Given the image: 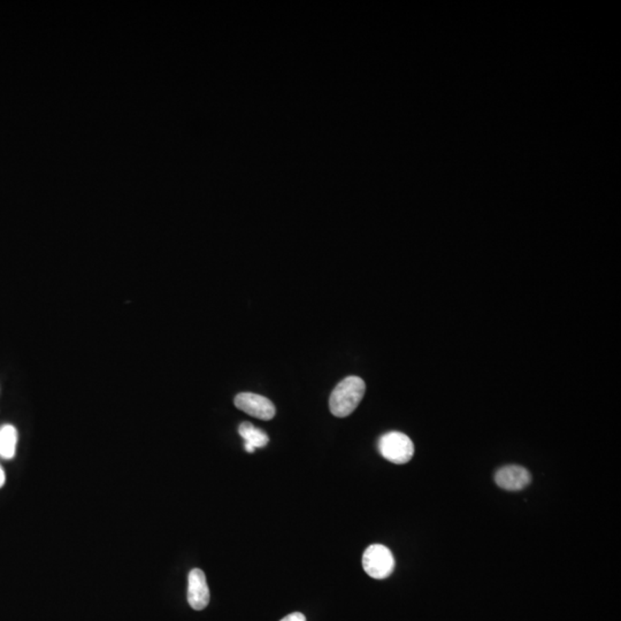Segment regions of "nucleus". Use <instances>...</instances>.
<instances>
[{"label": "nucleus", "mask_w": 621, "mask_h": 621, "mask_svg": "<svg viewBox=\"0 0 621 621\" xmlns=\"http://www.w3.org/2000/svg\"><path fill=\"white\" fill-rule=\"evenodd\" d=\"M238 433L244 440L245 445H250L253 449L265 448L266 445L269 444V435L250 422L240 424Z\"/></svg>", "instance_id": "nucleus-7"}, {"label": "nucleus", "mask_w": 621, "mask_h": 621, "mask_svg": "<svg viewBox=\"0 0 621 621\" xmlns=\"http://www.w3.org/2000/svg\"><path fill=\"white\" fill-rule=\"evenodd\" d=\"M17 431L12 424L0 428V457L12 459L17 453Z\"/></svg>", "instance_id": "nucleus-8"}, {"label": "nucleus", "mask_w": 621, "mask_h": 621, "mask_svg": "<svg viewBox=\"0 0 621 621\" xmlns=\"http://www.w3.org/2000/svg\"><path fill=\"white\" fill-rule=\"evenodd\" d=\"M235 406L244 413L260 420H272L276 408L269 398L252 393H241L234 399Z\"/></svg>", "instance_id": "nucleus-4"}, {"label": "nucleus", "mask_w": 621, "mask_h": 621, "mask_svg": "<svg viewBox=\"0 0 621 621\" xmlns=\"http://www.w3.org/2000/svg\"><path fill=\"white\" fill-rule=\"evenodd\" d=\"M366 384L359 377H348L337 384L330 395V408L337 417L352 413L363 398Z\"/></svg>", "instance_id": "nucleus-1"}, {"label": "nucleus", "mask_w": 621, "mask_h": 621, "mask_svg": "<svg viewBox=\"0 0 621 621\" xmlns=\"http://www.w3.org/2000/svg\"><path fill=\"white\" fill-rule=\"evenodd\" d=\"M210 598L204 572L199 568L191 570L188 577V603L196 611H201L210 603Z\"/></svg>", "instance_id": "nucleus-5"}, {"label": "nucleus", "mask_w": 621, "mask_h": 621, "mask_svg": "<svg viewBox=\"0 0 621 621\" xmlns=\"http://www.w3.org/2000/svg\"><path fill=\"white\" fill-rule=\"evenodd\" d=\"M6 483V474L3 472V467L0 466V488Z\"/></svg>", "instance_id": "nucleus-10"}, {"label": "nucleus", "mask_w": 621, "mask_h": 621, "mask_svg": "<svg viewBox=\"0 0 621 621\" xmlns=\"http://www.w3.org/2000/svg\"><path fill=\"white\" fill-rule=\"evenodd\" d=\"M379 451L388 462L403 465L413 457V442L401 431H389L379 440Z\"/></svg>", "instance_id": "nucleus-2"}, {"label": "nucleus", "mask_w": 621, "mask_h": 621, "mask_svg": "<svg viewBox=\"0 0 621 621\" xmlns=\"http://www.w3.org/2000/svg\"><path fill=\"white\" fill-rule=\"evenodd\" d=\"M363 567L370 577L382 580L390 577L395 570V558L382 544H373L363 552Z\"/></svg>", "instance_id": "nucleus-3"}, {"label": "nucleus", "mask_w": 621, "mask_h": 621, "mask_svg": "<svg viewBox=\"0 0 621 621\" xmlns=\"http://www.w3.org/2000/svg\"><path fill=\"white\" fill-rule=\"evenodd\" d=\"M281 621H306V618L305 615H302V613H299V612H295V613H291V615H287V617L282 619Z\"/></svg>", "instance_id": "nucleus-9"}, {"label": "nucleus", "mask_w": 621, "mask_h": 621, "mask_svg": "<svg viewBox=\"0 0 621 621\" xmlns=\"http://www.w3.org/2000/svg\"><path fill=\"white\" fill-rule=\"evenodd\" d=\"M532 481V476L525 467L516 465L505 466L495 474V483L509 492H519L526 488Z\"/></svg>", "instance_id": "nucleus-6"}]
</instances>
